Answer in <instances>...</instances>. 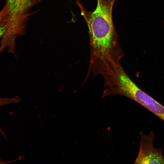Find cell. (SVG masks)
<instances>
[{
    "label": "cell",
    "mask_w": 164,
    "mask_h": 164,
    "mask_svg": "<svg viewBox=\"0 0 164 164\" xmlns=\"http://www.w3.org/2000/svg\"><path fill=\"white\" fill-rule=\"evenodd\" d=\"M20 100V98L18 96L6 98L0 97V107L5 105L17 103L19 102ZM0 134L4 137H6L5 132L0 127Z\"/></svg>",
    "instance_id": "obj_5"
},
{
    "label": "cell",
    "mask_w": 164,
    "mask_h": 164,
    "mask_svg": "<svg viewBox=\"0 0 164 164\" xmlns=\"http://www.w3.org/2000/svg\"><path fill=\"white\" fill-rule=\"evenodd\" d=\"M42 0H6L3 8L13 19L17 20L29 15V12Z\"/></svg>",
    "instance_id": "obj_3"
},
{
    "label": "cell",
    "mask_w": 164,
    "mask_h": 164,
    "mask_svg": "<svg viewBox=\"0 0 164 164\" xmlns=\"http://www.w3.org/2000/svg\"><path fill=\"white\" fill-rule=\"evenodd\" d=\"M116 0H97L96 8L87 10L78 0L77 3L89 29L90 40L89 67L98 70L111 69L120 63L124 54L119 44L118 35L112 18Z\"/></svg>",
    "instance_id": "obj_1"
},
{
    "label": "cell",
    "mask_w": 164,
    "mask_h": 164,
    "mask_svg": "<svg viewBox=\"0 0 164 164\" xmlns=\"http://www.w3.org/2000/svg\"><path fill=\"white\" fill-rule=\"evenodd\" d=\"M140 141L138 155L135 164H164L163 149L155 148L153 145L155 135L151 131L148 135L140 132Z\"/></svg>",
    "instance_id": "obj_2"
},
{
    "label": "cell",
    "mask_w": 164,
    "mask_h": 164,
    "mask_svg": "<svg viewBox=\"0 0 164 164\" xmlns=\"http://www.w3.org/2000/svg\"><path fill=\"white\" fill-rule=\"evenodd\" d=\"M16 31L10 17L3 8L0 12V39L4 43L10 42L14 38Z\"/></svg>",
    "instance_id": "obj_4"
}]
</instances>
